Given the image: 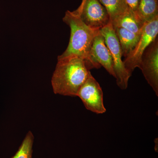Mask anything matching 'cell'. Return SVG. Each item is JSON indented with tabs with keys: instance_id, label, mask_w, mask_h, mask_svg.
Instances as JSON below:
<instances>
[{
	"instance_id": "1",
	"label": "cell",
	"mask_w": 158,
	"mask_h": 158,
	"mask_svg": "<svg viewBox=\"0 0 158 158\" xmlns=\"http://www.w3.org/2000/svg\"><path fill=\"white\" fill-rule=\"evenodd\" d=\"M90 73L85 60L76 56L58 58L52 77L54 93L64 96H77L79 89Z\"/></svg>"
},
{
	"instance_id": "2",
	"label": "cell",
	"mask_w": 158,
	"mask_h": 158,
	"mask_svg": "<svg viewBox=\"0 0 158 158\" xmlns=\"http://www.w3.org/2000/svg\"><path fill=\"white\" fill-rule=\"evenodd\" d=\"M63 21L70 27V40L65 52L58 58L76 56L85 60L88 70L92 69L90 57V48L94 39L99 33L100 30L86 25L73 11H66Z\"/></svg>"
},
{
	"instance_id": "3",
	"label": "cell",
	"mask_w": 158,
	"mask_h": 158,
	"mask_svg": "<svg viewBox=\"0 0 158 158\" xmlns=\"http://www.w3.org/2000/svg\"><path fill=\"white\" fill-rule=\"evenodd\" d=\"M100 33L104 37L105 43L112 56L116 84L120 89L125 90L131 76L125 67L119 42L111 23L101 29Z\"/></svg>"
},
{
	"instance_id": "4",
	"label": "cell",
	"mask_w": 158,
	"mask_h": 158,
	"mask_svg": "<svg viewBox=\"0 0 158 158\" xmlns=\"http://www.w3.org/2000/svg\"><path fill=\"white\" fill-rule=\"evenodd\" d=\"M158 34V17L145 23L138 44L123 61L125 67L131 76L135 69L139 68L143 53L157 38Z\"/></svg>"
},
{
	"instance_id": "5",
	"label": "cell",
	"mask_w": 158,
	"mask_h": 158,
	"mask_svg": "<svg viewBox=\"0 0 158 158\" xmlns=\"http://www.w3.org/2000/svg\"><path fill=\"white\" fill-rule=\"evenodd\" d=\"M73 12L91 28L100 30L111 22L107 11L99 0H82Z\"/></svg>"
},
{
	"instance_id": "6",
	"label": "cell",
	"mask_w": 158,
	"mask_h": 158,
	"mask_svg": "<svg viewBox=\"0 0 158 158\" xmlns=\"http://www.w3.org/2000/svg\"><path fill=\"white\" fill-rule=\"evenodd\" d=\"M77 96L81 98L85 107L89 111L98 114L106 113L102 90L91 73L79 89Z\"/></svg>"
},
{
	"instance_id": "7",
	"label": "cell",
	"mask_w": 158,
	"mask_h": 158,
	"mask_svg": "<svg viewBox=\"0 0 158 158\" xmlns=\"http://www.w3.org/2000/svg\"><path fill=\"white\" fill-rule=\"evenodd\" d=\"M150 86L158 96V37L143 53L139 68Z\"/></svg>"
},
{
	"instance_id": "8",
	"label": "cell",
	"mask_w": 158,
	"mask_h": 158,
	"mask_svg": "<svg viewBox=\"0 0 158 158\" xmlns=\"http://www.w3.org/2000/svg\"><path fill=\"white\" fill-rule=\"evenodd\" d=\"M90 57L93 69H99L102 66L110 75L116 77L111 53L100 32L94 39L90 48Z\"/></svg>"
},
{
	"instance_id": "9",
	"label": "cell",
	"mask_w": 158,
	"mask_h": 158,
	"mask_svg": "<svg viewBox=\"0 0 158 158\" xmlns=\"http://www.w3.org/2000/svg\"><path fill=\"white\" fill-rule=\"evenodd\" d=\"M111 23L113 28H123L137 34H141L145 23L138 17L135 12L129 9Z\"/></svg>"
},
{
	"instance_id": "10",
	"label": "cell",
	"mask_w": 158,
	"mask_h": 158,
	"mask_svg": "<svg viewBox=\"0 0 158 158\" xmlns=\"http://www.w3.org/2000/svg\"><path fill=\"white\" fill-rule=\"evenodd\" d=\"M118 38L122 56L126 58L138 44L141 34H137L121 27L113 28Z\"/></svg>"
},
{
	"instance_id": "11",
	"label": "cell",
	"mask_w": 158,
	"mask_h": 158,
	"mask_svg": "<svg viewBox=\"0 0 158 158\" xmlns=\"http://www.w3.org/2000/svg\"><path fill=\"white\" fill-rule=\"evenodd\" d=\"M144 23L158 17V0H141L135 12Z\"/></svg>"
},
{
	"instance_id": "12",
	"label": "cell",
	"mask_w": 158,
	"mask_h": 158,
	"mask_svg": "<svg viewBox=\"0 0 158 158\" xmlns=\"http://www.w3.org/2000/svg\"><path fill=\"white\" fill-rule=\"evenodd\" d=\"M99 1L107 11L111 22L124 14L129 9L124 0Z\"/></svg>"
},
{
	"instance_id": "13",
	"label": "cell",
	"mask_w": 158,
	"mask_h": 158,
	"mask_svg": "<svg viewBox=\"0 0 158 158\" xmlns=\"http://www.w3.org/2000/svg\"><path fill=\"white\" fill-rule=\"evenodd\" d=\"M34 140V135L30 131L26 135L17 152L11 158H33Z\"/></svg>"
},
{
	"instance_id": "14",
	"label": "cell",
	"mask_w": 158,
	"mask_h": 158,
	"mask_svg": "<svg viewBox=\"0 0 158 158\" xmlns=\"http://www.w3.org/2000/svg\"><path fill=\"white\" fill-rule=\"evenodd\" d=\"M128 9L136 12L141 0H124Z\"/></svg>"
}]
</instances>
